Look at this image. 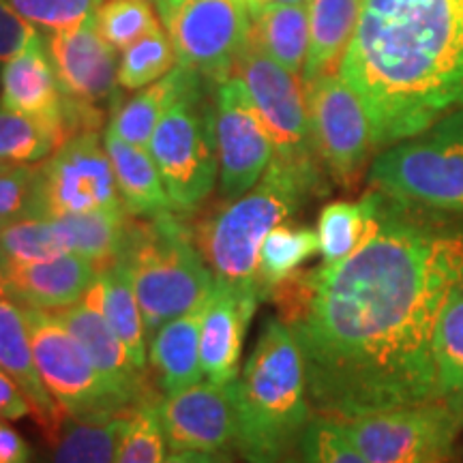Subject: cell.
<instances>
[{"label": "cell", "instance_id": "44", "mask_svg": "<svg viewBox=\"0 0 463 463\" xmlns=\"http://www.w3.org/2000/svg\"><path fill=\"white\" fill-rule=\"evenodd\" d=\"M161 463H228L223 453H202V450H172Z\"/></svg>", "mask_w": 463, "mask_h": 463}, {"label": "cell", "instance_id": "2", "mask_svg": "<svg viewBox=\"0 0 463 463\" xmlns=\"http://www.w3.org/2000/svg\"><path fill=\"white\" fill-rule=\"evenodd\" d=\"M339 75L375 148L419 136L463 108V0H364Z\"/></svg>", "mask_w": 463, "mask_h": 463}, {"label": "cell", "instance_id": "12", "mask_svg": "<svg viewBox=\"0 0 463 463\" xmlns=\"http://www.w3.org/2000/svg\"><path fill=\"white\" fill-rule=\"evenodd\" d=\"M311 137L322 170L352 187L375 148L373 127L361 97L337 73L305 84Z\"/></svg>", "mask_w": 463, "mask_h": 463}, {"label": "cell", "instance_id": "13", "mask_svg": "<svg viewBox=\"0 0 463 463\" xmlns=\"http://www.w3.org/2000/svg\"><path fill=\"white\" fill-rule=\"evenodd\" d=\"M42 208L48 219L90 211L127 213L99 131L69 137L42 164Z\"/></svg>", "mask_w": 463, "mask_h": 463}, {"label": "cell", "instance_id": "14", "mask_svg": "<svg viewBox=\"0 0 463 463\" xmlns=\"http://www.w3.org/2000/svg\"><path fill=\"white\" fill-rule=\"evenodd\" d=\"M215 137L223 198L236 200L258 184L275 159L262 116L239 75L215 84Z\"/></svg>", "mask_w": 463, "mask_h": 463}, {"label": "cell", "instance_id": "49", "mask_svg": "<svg viewBox=\"0 0 463 463\" xmlns=\"http://www.w3.org/2000/svg\"><path fill=\"white\" fill-rule=\"evenodd\" d=\"M148 3H153V5H155V7H157V5L161 3V0H148Z\"/></svg>", "mask_w": 463, "mask_h": 463}, {"label": "cell", "instance_id": "27", "mask_svg": "<svg viewBox=\"0 0 463 463\" xmlns=\"http://www.w3.org/2000/svg\"><path fill=\"white\" fill-rule=\"evenodd\" d=\"M133 410L82 419L69 416L52 442L48 463H116Z\"/></svg>", "mask_w": 463, "mask_h": 463}, {"label": "cell", "instance_id": "9", "mask_svg": "<svg viewBox=\"0 0 463 463\" xmlns=\"http://www.w3.org/2000/svg\"><path fill=\"white\" fill-rule=\"evenodd\" d=\"M157 14L178 65L219 84L249 43L251 15L239 0H161Z\"/></svg>", "mask_w": 463, "mask_h": 463}, {"label": "cell", "instance_id": "10", "mask_svg": "<svg viewBox=\"0 0 463 463\" xmlns=\"http://www.w3.org/2000/svg\"><path fill=\"white\" fill-rule=\"evenodd\" d=\"M232 73L242 80L253 106L262 116L273 140L275 159L307 174L324 176L311 137L303 80L251 42L245 45Z\"/></svg>", "mask_w": 463, "mask_h": 463}, {"label": "cell", "instance_id": "23", "mask_svg": "<svg viewBox=\"0 0 463 463\" xmlns=\"http://www.w3.org/2000/svg\"><path fill=\"white\" fill-rule=\"evenodd\" d=\"M364 0H309V52L300 80L337 73L358 26Z\"/></svg>", "mask_w": 463, "mask_h": 463}, {"label": "cell", "instance_id": "36", "mask_svg": "<svg viewBox=\"0 0 463 463\" xmlns=\"http://www.w3.org/2000/svg\"><path fill=\"white\" fill-rule=\"evenodd\" d=\"M67 253L58 241L54 222L48 217H31L11 222L0 232L3 262H42Z\"/></svg>", "mask_w": 463, "mask_h": 463}, {"label": "cell", "instance_id": "34", "mask_svg": "<svg viewBox=\"0 0 463 463\" xmlns=\"http://www.w3.org/2000/svg\"><path fill=\"white\" fill-rule=\"evenodd\" d=\"M157 7L148 0H101L95 28L116 52H125L146 34L159 31Z\"/></svg>", "mask_w": 463, "mask_h": 463}, {"label": "cell", "instance_id": "32", "mask_svg": "<svg viewBox=\"0 0 463 463\" xmlns=\"http://www.w3.org/2000/svg\"><path fill=\"white\" fill-rule=\"evenodd\" d=\"M438 397L463 399V279L457 283L433 335Z\"/></svg>", "mask_w": 463, "mask_h": 463}, {"label": "cell", "instance_id": "46", "mask_svg": "<svg viewBox=\"0 0 463 463\" xmlns=\"http://www.w3.org/2000/svg\"><path fill=\"white\" fill-rule=\"evenodd\" d=\"M0 298H9L7 277H5V269H3V262H0Z\"/></svg>", "mask_w": 463, "mask_h": 463}, {"label": "cell", "instance_id": "17", "mask_svg": "<svg viewBox=\"0 0 463 463\" xmlns=\"http://www.w3.org/2000/svg\"><path fill=\"white\" fill-rule=\"evenodd\" d=\"M43 42L65 95L95 106L116 97L118 52L101 37L95 22L71 31L45 33Z\"/></svg>", "mask_w": 463, "mask_h": 463}, {"label": "cell", "instance_id": "40", "mask_svg": "<svg viewBox=\"0 0 463 463\" xmlns=\"http://www.w3.org/2000/svg\"><path fill=\"white\" fill-rule=\"evenodd\" d=\"M164 455L165 436L157 416V403L144 402L133 410L116 463H161L165 459Z\"/></svg>", "mask_w": 463, "mask_h": 463}, {"label": "cell", "instance_id": "25", "mask_svg": "<svg viewBox=\"0 0 463 463\" xmlns=\"http://www.w3.org/2000/svg\"><path fill=\"white\" fill-rule=\"evenodd\" d=\"M195 78H200V73L176 65L155 84L137 90L123 106L114 108L108 129L114 131L120 140L148 150L159 120Z\"/></svg>", "mask_w": 463, "mask_h": 463}, {"label": "cell", "instance_id": "26", "mask_svg": "<svg viewBox=\"0 0 463 463\" xmlns=\"http://www.w3.org/2000/svg\"><path fill=\"white\" fill-rule=\"evenodd\" d=\"M127 215L129 213L90 211L52 217V222L62 249L89 260L101 273L123 253L131 223Z\"/></svg>", "mask_w": 463, "mask_h": 463}, {"label": "cell", "instance_id": "15", "mask_svg": "<svg viewBox=\"0 0 463 463\" xmlns=\"http://www.w3.org/2000/svg\"><path fill=\"white\" fill-rule=\"evenodd\" d=\"M165 444L172 450L225 453L236 447L239 410L234 382H198L157 403Z\"/></svg>", "mask_w": 463, "mask_h": 463}, {"label": "cell", "instance_id": "11", "mask_svg": "<svg viewBox=\"0 0 463 463\" xmlns=\"http://www.w3.org/2000/svg\"><path fill=\"white\" fill-rule=\"evenodd\" d=\"M22 309L31 335L34 363L45 389L61 405L62 412L73 419H82V416L133 410L114 395L103 375L90 363L84 347L69 333L54 311L33 309V307H22Z\"/></svg>", "mask_w": 463, "mask_h": 463}, {"label": "cell", "instance_id": "38", "mask_svg": "<svg viewBox=\"0 0 463 463\" xmlns=\"http://www.w3.org/2000/svg\"><path fill=\"white\" fill-rule=\"evenodd\" d=\"M303 463H369L354 447L337 419L316 416L311 419L298 442Z\"/></svg>", "mask_w": 463, "mask_h": 463}, {"label": "cell", "instance_id": "41", "mask_svg": "<svg viewBox=\"0 0 463 463\" xmlns=\"http://www.w3.org/2000/svg\"><path fill=\"white\" fill-rule=\"evenodd\" d=\"M39 34L43 33L22 15H17L5 0H0V62L3 65L20 54Z\"/></svg>", "mask_w": 463, "mask_h": 463}, {"label": "cell", "instance_id": "3", "mask_svg": "<svg viewBox=\"0 0 463 463\" xmlns=\"http://www.w3.org/2000/svg\"><path fill=\"white\" fill-rule=\"evenodd\" d=\"M305 356L281 317L262 324L236 380V450L247 463H279L311 422Z\"/></svg>", "mask_w": 463, "mask_h": 463}, {"label": "cell", "instance_id": "19", "mask_svg": "<svg viewBox=\"0 0 463 463\" xmlns=\"http://www.w3.org/2000/svg\"><path fill=\"white\" fill-rule=\"evenodd\" d=\"M3 269L9 298L20 307L43 311H58L78 303L99 277L95 264L75 253H62L42 262H3Z\"/></svg>", "mask_w": 463, "mask_h": 463}, {"label": "cell", "instance_id": "4", "mask_svg": "<svg viewBox=\"0 0 463 463\" xmlns=\"http://www.w3.org/2000/svg\"><path fill=\"white\" fill-rule=\"evenodd\" d=\"M322 191H326L324 176L273 159L256 187L198 225V249L215 281L262 298L258 286L260 247L270 230L297 215L311 194Z\"/></svg>", "mask_w": 463, "mask_h": 463}, {"label": "cell", "instance_id": "5", "mask_svg": "<svg viewBox=\"0 0 463 463\" xmlns=\"http://www.w3.org/2000/svg\"><path fill=\"white\" fill-rule=\"evenodd\" d=\"M120 258L129 266L148 337L170 320L202 309L215 288V275L176 211L150 223H129Z\"/></svg>", "mask_w": 463, "mask_h": 463}, {"label": "cell", "instance_id": "7", "mask_svg": "<svg viewBox=\"0 0 463 463\" xmlns=\"http://www.w3.org/2000/svg\"><path fill=\"white\" fill-rule=\"evenodd\" d=\"M206 78H195L159 120L150 140L157 170L176 211L189 213L213 194L219 176L215 95ZM215 92V89H213Z\"/></svg>", "mask_w": 463, "mask_h": 463}, {"label": "cell", "instance_id": "1", "mask_svg": "<svg viewBox=\"0 0 463 463\" xmlns=\"http://www.w3.org/2000/svg\"><path fill=\"white\" fill-rule=\"evenodd\" d=\"M373 194L354 253L269 294L303 350L311 403L339 420L438 399L433 335L463 279V217Z\"/></svg>", "mask_w": 463, "mask_h": 463}, {"label": "cell", "instance_id": "42", "mask_svg": "<svg viewBox=\"0 0 463 463\" xmlns=\"http://www.w3.org/2000/svg\"><path fill=\"white\" fill-rule=\"evenodd\" d=\"M24 416H33L24 392L5 369H0V420H20Z\"/></svg>", "mask_w": 463, "mask_h": 463}, {"label": "cell", "instance_id": "31", "mask_svg": "<svg viewBox=\"0 0 463 463\" xmlns=\"http://www.w3.org/2000/svg\"><path fill=\"white\" fill-rule=\"evenodd\" d=\"M373 208V191L358 202H331L322 208L317 217V241L324 264H337L356 251L372 223Z\"/></svg>", "mask_w": 463, "mask_h": 463}, {"label": "cell", "instance_id": "33", "mask_svg": "<svg viewBox=\"0 0 463 463\" xmlns=\"http://www.w3.org/2000/svg\"><path fill=\"white\" fill-rule=\"evenodd\" d=\"M62 142L54 125L0 103V164H39Z\"/></svg>", "mask_w": 463, "mask_h": 463}, {"label": "cell", "instance_id": "48", "mask_svg": "<svg viewBox=\"0 0 463 463\" xmlns=\"http://www.w3.org/2000/svg\"><path fill=\"white\" fill-rule=\"evenodd\" d=\"M5 225H7V222H3V219H0V232H3Z\"/></svg>", "mask_w": 463, "mask_h": 463}, {"label": "cell", "instance_id": "35", "mask_svg": "<svg viewBox=\"0 0 463 463\" xmlns=\"http://www.w3.org/2000/svg\"><path fill=\"white\" fill-rule=\"evenodd\" d=\"M176 65V52L170 37L164 28H159L123 52L118 62V86L127 90L146 89Z\"/></svg>", "mask_w": 463, "mask_h": 463}, {"label": "cell", "instance_id": "8", "mask_svg": "<svg viewBox=\"0 0 463 463\" xmlns=\"http://www.w3.org/2000/svg\"><path fill=\"white\" fill-rule=\"evenodd\" d=\"M339 422L369 463H447L463 430V399L438 397Z\"/></svg>", "mask_w": 463, "mask_h": 463}, {"label": "cell", "instance_id": "22", "mask_svg": "<svg viewBox=\"0 0 463 463\" xmlns=\"http://www.w3.org/2000/svg\"><path fill=\"white\" fill-rule=\"evenodd\" d=\"M103 144L112 161L120 200L131 217L155 219L176 211L150 150L133 146L106 129Z\"/></svg>", "mask_w": 463, "mask_h": 463}, {"label": "cell", "instance_id": "39", "mask_svg": "<svg viewBox=\"0 0 463 463\" xmlns=\"http://www.w3.org/2000/svg\"><path fill=\"white\" fill-rule=\"evenodd\" d=\"M17 15L45 33L71 31L95 20L101 0H5Z\"/></svg>", "mask_w": 463, "mask_h": 463}, {"label": "cell", "instance_id": "47", "mask_svg": "<svg viewBox=\"0 0 463 463\" xmlns=\"http://www.w3.org/2000/svg\"><path fill=\"white\" fill-rule=\"evenodd\" d=\"M279 463H303V461H300V457H286V459Z\"/></svg>", "mask_w": 463, "mask_h": 463}, {"label": "cell", "instance_id": "6", "mask_svg": "<svg viewBox=\"0 0 463 463\" xmlns=\"http://www.w3.org/2000/svg\"><path fill=\"white\" fill-rule=\"evenodd\" d=\"M369 183L392 198L463 217V108L382 150Z\"/></svg>", "mask_w": 463, "mask_h": 463}, {"label": "cell", "instance_id": "16", "mask_svg": "<svg viewBox=\"0 0 463 463\" xmlns=\"http://www.w3.org/2000/svg\"><path fill=\"white\" fill-rule=\"evenodd\" d=\"M103 300H106V288H103V277L99 273L97 281L78 303L62 307L54 314L61 317L69 333L78 339V344L84 347L90 363L103 375L114 395L127 408H137L140 403L148 402V399H144L146 397V389H144L142 382L144 373L137 372L136 364L127 354L123 341L109 326L106 311H103Z\"/></svg>", "mask_w": 463, "mask_h": 463}, {"label": "cell", "instance_id": "37", "mask_svg": "<svg viewBox=\"0 0 463 463\" xmlns=\"http://www.w3.org/2000/svg\"><path fill=\"white\" fill-rule=\"evenodd\" d=\"M43 217L42 208V165L0 164V219Z\"/></svg>", "mask_w": 463, "mask_h": 463}, {"label": "cell", "instance_id": "29", "mask_svg": "<svg viewBox=\"0 0 463 463\" xmlns=\"http://www.w3.org/2000/svg\"><path fill=\"white\" fill-rule=\"evenodd\" d=\"M101 277L103 288H106L103 311H106L109 326L123 341L127 354L137 372L144 373L146 369V328H144V317L136 297V288H133L129 266L123 258H118L112 266L101 270Z\"/></svg>", "mask_w": 463, "mask_h": 463}, {"label": "cell", "instance_id": "30", "mask_svg": "<svg viewBox=\"0 0 463 463\" xmlns=\"http://www.w3.org/2000/svg\"><path fill=\"white\" fill-rule=\"evenodd\" d=\"M317 251H320L317 232L305 225L279 223L270 230L260 247L258 260V286L262 300L269 298L273 288L297 275L300 266Z\"/></svg>", "mask_w": 463, "mask_h": 463}, {"label": "cell", "instance_id": "24", "mask_svg": "<svg viewBox=\"0 0 463 463\" xmlns=\"http://www.w3.org/2000/svg\"><path fill=\"white\" fill-rule=\"evenodd\" d=\"M206 307V305H204ZM204 307L187 316L170 320L153 335L150 345V364L159 378V386L165 395L178 392L202 380L200 335Z\"/></svg>", "mask_w": 463, "mask_h": 463}, {"label": "cell", "instance_id": "43", "mask_svg": "<svg viewBox=\"0 0 463 463\" xmlns=\"http://www.w3.org/2000/svg\"><path fill=\"white\" fill-rule=\"evenodd\" d=\"M33 453L24 438L7 422H0V463H31Z\"/></svg>", "mask_w": 463, "mask_h": 463}, {"label": "cell", "instance_id": "18", "mask_svg": "<svg viewBox=\"0 0 463 463\" xmlns=\"http://www.w3.org/2000/svg\"><path fill=\"white\" fill-rule=\"evenodd\" d=\"M258 294L241 292L215 281L204 307L200 335L202 373L211 382H234L239 375L242 345L256 307Z\"/></svg>", "mask_w": 463, "mask_h": 463}, {"label": "cell", "instance_id": "20", "mask_svg": "<svg viewBox=\"0 0 463 463\" xmlns=\"http://www.w3.org/2000/svg\"><path fill=\"white\" fill-rule=\"evenodd\" d=\"M65 90L58 82L54 65L45 50L43 34L26 45L20 54L11 58L0 71V103L17 112L42 118L54 125L67 142L62 112H65Z\"/></svg>", "mask_w": 463, "mask_h": 463}, {"label": "cell", "instance_id": "28", "mask_svg": "<svg viewBox=\"0 0 463 463\" xmlns=\"http://www.w3.org/2000/svg\"><path fill=\"white\" fill-rule=\"evenodd\" d=\"M249 42L300 78L309 52L307 5H270L258 11L251 15Z\"/></svg>", "mask_w": 463, "mask_h": 463}, {"label": "cell", "instance_id": "45", "mask_svg": "<svg viewBox=\"0 0 463 463\" xmlns=\"http://www.w3.org/2000/svg\"><path fill=\"white\" fill-rule=\"evenodd\" d=\"M239 3L249 11V15H256L258 11L270 5H307L309 0H239Z\"/></svg>", "mask_w": 463, "mask_h": 463}, {"label": "cell", "instance_id": "21", "mask_svg": "<svg viewBox=\"0 0 463 463\" xmlns=\"http://www.w3.org/2000/svg\"><path fill=\"white\" fill-rule=\"evenodd\" d=\"M0 369L20 386L31 405L33 419L39 422L50 444L54 442L69 416L45 389L34 363L24 309L11 298H0Z\"/></svg>", "mask_w": 463, "mask_h": 463}]
</instances>
